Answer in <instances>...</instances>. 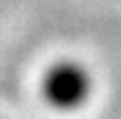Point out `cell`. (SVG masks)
<instances>
[{
  "instance_id": "6da1fadb",
  "label": "cell",
  "mask_w": 121,
  "mask_h": 119,
  "mask_svg": "<svg viewBox=\"0 0 121 119\" xmlns=\"http://www.w3.org/2000/svg\"><path fill=\"white\" fill-rule=\"evenodd\" d=\"M91 96V75L75 61L54 63L42 77V98L56 110H77Z\"/></svg>"
}]
</instances>
